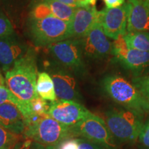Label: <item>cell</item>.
<instances>
[{
  "label": "cell",
  "mask_w": 149,
  "mask_h": 149,
  "mask_svg": "<svg viewBox=\"0 0 149 149\" xmlns=\"http://www.w3.org/2000/svg\"><path fill=\"white\" fill-rule=\"evenodd\" d=\"M37 68L33 52L27 53L6 72V86L24 105L29 106L31 100L38 97L36 91Z\"/></svg>",
  "instance_id": "obj_1"
},
{
  "label": "cell",
  "mask_w": 149,
  "mask_h": 149,
  "mask_svg": "<svg viewBox=\"0 0 149 149\" xmlns=\"http://www.w3.org/2000/svg\"><path fill=\"white\" fill-rule=\"evenodd\" d=\"M104 93L123 108L144 115L149 113V101L132 82L118 74L106 76L102 81Z\"/></svg>",
  "instance_id": "obj_2"
},
{
  "label": "cell",
  "mask_w": 149,
  "mask_h": 149,
  "mask_svg": "<svg viewBox=\"0 0 149 149\" xmlns=\"http://www.w3.org/2000/svg\"><path fill=\"white\" fill-rule=\"evenodd\" d=\"M27 29L31 40L37 46H48L70 38V22L54 17H29Z\"/></svg>",
  "instance_id": "obj_3"
},
{
  "label": "cell",
  "mask_w": 149,
  "mask_h": 149,
  "mask_svg": "<svg viewBox=\"0 0 149 149\" xmlns=\"http://www.w3.org/2000/svg\"><path fill=\"white\" fill-rule=\"evenodd\" d=\"M144 115L125 108L112 109L106 112L105 122L110 131L119 141H135L143 126Z\"/></svg>",
  "instance_id": "obj_4"
},
{
  "label": "cell",
  "mask_w": 149,
  "mask_h": 149,
  "mask_svg": "<svg viewBox=\"0 0 149 149\" xmlns=\"http://www.w3.org/2000/svg\"><path fill=\"white\" fill-rule=\"evenodd\" d=\"M26 139L46 146H55L72 135L68 126L61 124L48 115L28 124L24 131Z\"/></svg>",
  "instance_id": "obj_5"
},
{
  "label": "cell",
  "mask_w": 149,
  "mask_h": 149,
  "mask_svg": "<svg viewBox=\"0 0 149 149\" xmlns=\"http://www.w3.org/2000/svg\"><path fill=\"white\" fill-rule=\"evenodd\" d=\"M57 64L78 75L86 72L84 53L80 39H68L48 46Z\"/></svg>",
  "instance_id": "obj_6"
},
{
  "label": "cell",
  "mask_w": 149,
  "mask_h": 149,
  "mask_svg": "<svg viewBox=\"0 0 149 149\" xmlns=\"http://www.w3.org/2000/svg\"><path fill=\"white\" fill-rule=\"evenodd\" d=\"M70 129L73 135L84 137L101 145L105 149H117L114 136L112 135L105 121L92 113Z\"/></svg>",
  "instance_id": "obj_7"
},
{
  "label": "cell",
  "mask_w": 149,
  "mask_h": 149,
  "mask_svg": "<svg viewBox=\"0 0 149 149\" xmlns=\"http://www.w3.org/2000/svg\"><path fill=\"white\" fill-rule=\"evenodd\" d=\"M112 54L117 61L126 69L133 71L135 76L139 75L143 70L149 68V52L130 48L124 36L114 40Z\"/></svg>",
  "instance_id": "obj_8"
},
{
  "label": "cell",
  "mask_w": 149,
  "mask_h": 149,
  "mask_svg": "<svg viewBox=\"0 0 149 149\" xmlns=\"http://www.w3.org/2000/svg\"><path fill=\"white\" fill-rule=\"evenodd\" d=\"M91 113L79 102L58 100L50 104L48 115L58 122L71 128Z\"/></svg>",
  "instance_id": "obj_9"
},
{
  "label": "cell",
  "mask_w": 149,
  "mask_h": 149,
  "mask_svg": "<svg viewBox=\"0 0 149 149\" xmlns=\"http://www.w3.org/2000/svg\"><path fill=\"white\" fill-rule=\"evenodd\" d=\"M80 40L84 55L89 59H104L112 54L113 43L105 35L99 21L94 24L87 35Z\"/></svg>",
  "instance_id": "obj_10"
},
{
  "label": "cell",
  "mask_w": 149,
  "mask_h": 149,
  "mask_svg": "<svg viewBox=\"0 0 149 149\" xmlns=\"http://www.w3.org/2000/svg\"><path fill=\"white\" fill-rule=\"evenodd\" d=\"M128 4L115 8H107L99 11L98 21L105 35L109 38L117 40L127 33Z\"/></svg>",
  "instance_id": "obj_11"
},
{
  "label": "cell",
  "mask_w": 149,
  "mask_h": 149,
  "mask_svg": "<svg viewBox=\"0 0 149 149\" xmlns=\"http://www.w3.org/2000/svg\"><path fill=\"white\" fill-rule=\"evenodd\" d=\"M49 74L53 79L57 98L75 102L79 100L77 82L72 72L56 64L50 68Z\"/></svg>",
  "instance_id": "obj_12"
},
{
  "label": "cell",
  "mask_w": 149,
  "mask_h": 149,
  "mask_svg": "<svg viewBox=\"0 0 149 149\" xmlns=\"http://www.w3.org/2000/svg\"><path fill=\"white\" fill-rule=\"evenodd\" d=\"M31 6L29 17H54L65 22H70L76 9L56 0H32Z\"/></svg>",
  "instance_id": "obj_13"
},
{
  "label": "cell",
  "mask_w": 149,
  "mask_h": 149,
  "mask_svg": "<svg viewBox=\"0 0 149 149\" xmlns=\"http://www.w3.org/2000/svg\"><path fill=\"white\" fill-rule=\"evenodd\" d=\"M29 51L27 46L15 33L0 37V66L7 72Z\"/></svg>",
  "instance_id": "obj_14"
},
{
  "label": "cell",
  "mask_w": 149,
  "mask_h": 149,
  "mask_svg": "<svg viewBox=\"0 0 149 149\" xmlns=\"http://www.w3.org/2000/svg\"><path fill=\"white\" fill-rule=\"evenodd\" d=\"M99 11L95 6L77 7L70 22V39H82L98 22Z\"/></svg>",
  "instance_id": "obj_15"
},
{
  "label": "cell",
  "mask_w": 149,
  "mask_h": 149,
  "mask_svg": "<svg viewBox=\"0 0 149 149\" xmlns=\"http://www.w3.org/2000/svg\"><path fill=\"white\" fill-rule=\"evenodd\" d=\"M127 32H149V0H127Z\"/></svg>",
  "instance_id": "obj_16"
},
{
  "label": "cell",
  "mask_w": 149,
  "mask_h": 149,
  "mask_svg": "<svg viewBox=\"0 0 149 149\" xmlns=\"http://www.w3.org/2000/svg\"><path fill=\"white\" fill-rule=\"evenodd\" d=\"M0 125L9 131L19 135L24 133L26 124L23 114L13 103H5L0 106Z\"/></svg>",
  "instance_id": "obj_17"
},
{
  "label": "cell",
  "mask_w": 149,
  "mask_h": 149,
  "mask_svg": "<svg viewBox=\"0 0 149 149\" xmlns=\"http://www.w3.org/2000/svg\"><path fill=\"white\" fill-rule=\"evenodd\" d=\"M36 91L40 97L46 101L53 102L57 100L53 79L48 72H38L36 83Z\"/></svg>",
  "instance_id": "obj_18"
},
{
  "label": "cell",
  "mask_w": 149,
  "mask_h": 149,
  "mask_svg": "<svg viewBox=\"0 0 149 149\" xmlns=\"http://www.w3.org/2000/svg\"><path fill=\"white\" fill-rule=\"evenodd\" d=\"M124 38L130 48L149 52V32H127Z\"/></svg>",
  "instance_id": "obj_19"
},
{
  "label": "cell",
  "mask_w": 149,
  "mask_h": 149,
  "mask_svg": "<svg viewBox=\"0 0 149 149\" xmlns=\"http://www.w3.org/2000/svg\"><path fill=\"white\" fill-rule=\"evenodd\" d=\"M9 102L17 106L24 117L26 115L29 111V106L24 105L23 103H22L6 86L1 87L0 88V106L5 103H9Z\"/></svg>",
  "instance_id": "obj_20"
},
{
  "label": "cell",
  "mask_w": 149,
  "mask_h": 149,
  "mask_svg": "<svg viewBox=\"0 0 149 149\" xmlns=\"http://www.w3.org/2000/svg\"><path fill=\"white\" fill-rule=\"evenodd\" d=\"M18 139L19 135L9 131L0 125V149H13Z\"/></svg>",
  "instance_id": "obj_21"
},
{
  "label": "cell",
  "mask_w": 149,
  "mask_h": 149,
  "mask_svg": "<svg viewBox=\"0 0 149 149\" xmlns=\"http://www.w3.org/2000/svg\"><path fill=\"white\" fill-rule=\"evenodd\" d=\"M132 83L149 101V72L135 76L132 80Z\"/></svg>",
  "instance_id": "obj_22"
},
{
  "label": "cell",
  "mask_w": 149,
  "mask_h": 149,
  "mask_svg": "<svg viewBox=\"0 0 149 149\" xmlns=\"http://www.w3.org/2000/svg\"><path fill=\"white\" fill-rule=\"evenodd\" d=\"M14 33H15L13 25L8 16L3 10H0V37L11 35Z\"/></svg>",
  "instance_id": "obj_23"
},
{
  "label": "cell",
  "mask_w": 149,
  "mask_h": 149,
  "mask_svg": "<svg viewBox=\"0 0 149 149\" xmlns=\"http://www.w3.org/2000/svg\"><path fill=\"white\" fill-rule=\"evenodd\" d=\"M20 5V0H0V10L8 15L15 12Z\"/></svg>",
  "instance_id": "obj_24"
},
{
  "label": "cell",
  "mask_w": 149,
  "mask_h": 149,
  "mask_svg": "<svg viewBox=\"0 0 149 149\" xmlns=\"http://www.w3.org/2000/svg\"><path fill=\"white\" fill-rule=\"evenodd\" d=\"M42 146L38 143L26 139L23 141H18L13 149H42Z\"/></svg>",
  "instance_id": "obj_25"
},
{
  "label": "cell",
  "mask_w": 149,
  "mask_h": 149,
  "mask_svg": "<svg viewBox=\"0 0 149 149\" xmlns=\"http://www.w3.org/2000/svg\"><path fill=\"white\" fill-rule=\"evenodd\" d=\"M139 139L145 148L149 149V121L144 123L139 133Z\"/></svg>",
  "instance_id": "obj_26"
},
{
  "label": "cell",
  "mask_w": 149,
  "mask_h": 149,
  "mask_svg": "<svg viewBox=\"0 0 149 149\" xmlns=\"http://www.w3.org/2000/svg\"><path fill=\"white\" fill-rule=\"evenodd\" d=\"M78 149H105L101 145L93 142L86 139H77Z\"/></svg>",
  "instance_id": "obj_27"
},
{
  "label": "cell",
  "mask_w": 149,
  "mask_h": 149,
  "mask_svg": "<svg viewBox=\"0 0 149 149\" xmlns=\"http://www.w3.org/2000/svg\"><path fill=\"white\" fill-rule=\"evenodd\" d=\"M57 149H78L77 139H67L59 145Z\"/></svg>",
  "instance_id": "obj_28"
},
{
  "label": "cell",
  "mask_w": 149,
  "mask_h": 149,
  "mask_svg": "<svg viewBox=\"0 0 149 149\" xmlns=\"http://www.w3.org/2000/svg\"><path fill=\"white\" fill-rule=\"evenodd\" d=\"M107 8H115L122 6L126 3V0H102Z\"/></svg>",
  "instance_id": "obj_29"
},
{
  "label": "cell",
  "mask_w": 149,
  "mask_h": 149,
  "mask_svg": "<svg viewBox=\"0 0 149 149\" xmlns=\"http://www.w3.org/2000/svg\"><path fill=\"white\" fill-rule=\"evenodd\" d=\"M56 1H59V2L69 6L73 7V8H77V3H76L74 0H56Z\"/></svg>",
  "instance_id": "obj_30"
},
{
  "label": "cell",
  "mask_w": 149,
  "mask_h": 149,
  "mask_svg": "<svg viewBox=\"0 0 149 149\" xmlns=\"http://www.w3.org/2000/svg\"><path fill=\"white\" fill-rule=\"evenodd\" d=\"M77 3V7H87L88 6V0H74Z\"/></svg>",
  "instance_id": "obj_31"
},
{
  "label": "cell",
  "mask_w": 149,
  "mask_h": 149,
  "mask_svg": "<svg viewBox=\"0 0 149 149\" xmlns=\"http://www.w3.org/2000/svg\"><path fill=\"white\" fill-rule=\"evenodd\" d=\"M6 82H5V77H3L2 73H1V70H0V88L1 87L5 86Z\"/></svg>",
  "instance_id": "obj_32"
},
{
  "label": "cell",
  "mask_w": 149,
  "mask_h": 149,
  "mask_svg": "<svg viewBox=\"0 0 149 149\" xmlns=\"http://www.w3.org/2000/svg\"><path fill=\"white\" fill-rule=\"evenodd\" d=\"M96 2H97V0H88L89 5L91 6H95Z\"/></svg>",
  "instance_id": "obj_33"
},
{
  "label": "cell",
  "mask_w": 149,
  "mask_h": 149,
  "mask_svg": "<svg viewBox=\"0 0 149 149\" xmlns=\"http://www.w3.org/2000/svg\"><path fill=\"white\" fill-rule=\"evenodd\" d=\"M144 149H147V148H144Z\"/></svg>",
  "instance_id": "obj_34"
}]
</instances>
